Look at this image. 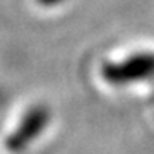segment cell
<instances>
[{
  "label": "cell",
  "instance_id": "4",
  "mask_svg": "<svg viewBox=\"0 0 154 154\" xmlns=\"http://www.w3.org/2000/svg\"><path fill=\"white\" fill-rule=\"evenodd\" d=\"M0 101H2V91H0Z\"/></svg>",
  "mask_w": 154,
  "mask_h": 154
},
{
  "label": "cell",
  "instance_id": "3",
  "mask_svg": "<svg viewBox=\"0 0 154 154\" xmlns=\"http://www.w3.org/2000/svg\"><path fill=\"white\" fill-rule=\"evenodd\" d=\"M36 2L43 7H55V5H58V4H62L63 0H36Z\"/></svg>",
  "mask_w": 154,
  "mask_h": 154
},
{
  "label": "cell",
  "instance_id": "2",
  "mask_svg": "<svg viewBox=\"0 0 154 154\" xmlns=\"http://www.w3.org/2000/svg\"><path fill=\"white\" fill-rule=\"evenodd\" d=\"M51 113L45 105H34L31 106L24 115L21 122L17 123L16 130L7 137L5 147L12 154H19L34 142V139H38L45 132V128L48 127Z\"/></svg>",
  "mask_w": 154,
  "mask_h": 154
},
{
  "label": "cell",
  "instance_id": "1",
  "mask_svg": "<svg viewBox=\"0 0 154 154\" xmlns=\"http://www.w3.org/2000/svg\"><path fill=\"white\" fill-rule=\"evenodd\" d=\"M101 77L115 88L149 81L154 77V51H137L123 60L105 62L101 65Z\"/></svg>",
  "mask_w": 154,
  "mask_h": 154
}]
</instances>
